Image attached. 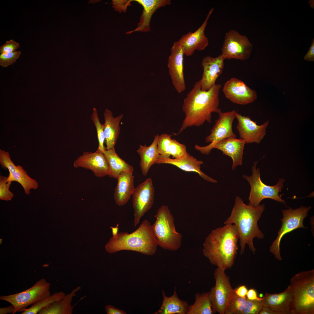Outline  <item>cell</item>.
Returning a JSON list of instances; mask_svg holds the SVG:
<instances>
[{"mask_svg": "<svg viewBox=\"0 0 314 314\" xmlns=\"http://www.w3.org/2000/svg\"><path fill=\"white\" fill-rule=\"evenodd\" d=\"M66 294L61 291L56 292L52 295L47 297L32 304L29 308H26L21 314H37L43 308L62 299Z\"/></svg>", "mask_w": 314, "mask_h": 314, "instance_id": "33", "label": "cell"}, {"mask_svg": "<svg viewBox=\"0 0 314 314\" xmlns=\"http://www.w3.org/2000/svg\"><path fill=\"white\" fill-rule=\"evenodd\" d=\"M247 299L251 300H263V297L262 298L259 297L257 295L256 290L253 289H251L248 290L246 295Z\"/></svg>", "mask_w": 314, "mask_h": 314, "instance_id": "42", "label": "cell"}, {"mask_svg": "<svg viewBox=\"0 0 314 314\" xmlns=\"http://www.w3.org/2000/svg\"><path fill=\"white\" fill-rule=\"evenodd\" d=\"M73 164L76 168L80 167L92 170L97 177H103L110 174L107 159L104 152L98 149L94 152H84Z\"/></svg>", "mask_w": 314, "mask_h": 314, "instance_id": "17", "label": "cell"}, {"mask_svg": "<svg viewBox=\"0 0 314 314\" xmlns=\"http://www.w3.org/2000/svg\"><path fill=\"white\" fill-rule=\"evenodd\" d=\"M263 306L269 307L276 314H295L292 291L290 285L278 293H265Z\"/></svg>", "mask_w": 314, "mask_h": 314, "instance_id": "19", "label": "cell"}, {"mask_svg": "<svg viewBox=\"0 0 314 314\" xmlns=\"http://www.w3.org/2000/svg\"><path fill=\"white\" fill-rule=\"evenodd\" d=\"M154 189L151 178L135 188L132 195L134 210V225L139 223L140 218L151 207L154 199Z\"/></svg>", "mask_w": 314, "mask_h": 314, "instance_id": "13", "label": "cell"}, {"mask_svg": "<svg viewBox=\"0 0 314 314\" xmlns=\"http://www.w3.org/2000/svg\"><path fill=\"white\" fill-rule=\"evenodd\" d=\"M213 314L208 292L195 294L194 303L189 305L187 314Z\"/></svg>", "mask_w": 314, "mask_h": 314, "instance_id": "32", "label": "cell"}, {"mask_svg": "<svg viewBox=\"0 0 314 314\" xmlns=\"http://www.w3.org/2000/svg\"><path fill=\"white\" fill-rule=\"evenodd\" d=\"M81 288L80 286L73 290L61 300L55 302L43 308L38 314H72L74 306L71 304L76 293Z\"/></svg>", "mask_w": 314, "mask_h": 314, "instance_id": "30", "label": "cell"}, {"mask_svg": "<svg viewBox=\"0 0 314 314\" xmlns=\"http://www.w3.org/2000/svg\"><path fill=\"white\" fill-rule=\"evenodd\" d=\"M203 163L202 160H197L187 152L184 156L175 158H165L160 155L155 163L172 165L186 172L197 173L207 181L212 183H217V180L206 175L201 170V165Z\"/></svg>", "mask_w": 314, "mask_h": 314, "instance_id": "22", "label": "cell"}, {"mask_svg": "<svg viewBox=\"0 0 314 314\" xmlns=\"http://www.w3.org/2000/svg\"><path fill=\"white\" fill-rule=\"evenodd\" d=\"M258 161L254 162V165L251 167V176H249L245 174L242 176V177L249 182L250 186L248 205L257 206L265 199H272L285 204V201L282 199L281 195L279 194L283 187L285 179L279 178L277 183L274 185H266L261 179L260 169L256 168Z\"/></svg>", "mask_w": 314, "mask_h": 314, "instance_id": "7", "label": "cell"}, {"mask_svg": "<svg viewBox=\"0 0 314 314\" xmlns=\"http://www.w3.org/2000/svg\"><path fill=\"white\" fill-rule=\"evenodd\" d=\"M0 163L2 168L8 170L9 174L8 181L11 182L15 181L19 183L26 195L30 193L31 189L36 190L38 188V182L27 174L22 166L15 165L10 159L9 154L5 153L0 156Z\"/></svg>", "mask_w": 314, "mask_h": 314, "instance_id": "18", "label": "cell"}, {"mask_svg": "<svg viewBox=\"0 0 314 314\" xmlns=\"http://www.w3.org/2000/svg\"><path fill=\"white\" fill-rule=\"evenodd\" d=\"M134 178L132 172H123L117 178V182L114 197L115 203L118 206L124 205L129 200L135 189Z\"/></svg>", "mask_w": 314, "mask_h": 314, "instance_id": "25", "label": "cell"}, {"mask_svg": "<svg viewBox=\"0 0 314 314\" xmlns=\"http://www.w3.org/2000/svg\"><path fill=\"white\" fill-rule=\"evenodd\" d=\"M104 153L109 165L110 177L117 179L122 172L133 171V167L119 156L115 148L106 150Z\"/></svg>", "mask_w": 314, "mask_h": 314, "instance_id": "31", "label": "cell"}, {"mask_svg": "<svg viewBox=\"0 0 314 314\" xmlns=\"http://www.w3.org/2000/svg\"><path fill=\"white\" fill-rule=\"evenodd\" d=\"M234 290L235 293L238 296L242 297H246L248 290L245 286H241Z\"/></svg>", "mask_w": 314, "mask_h": 314, "instance_id": "44", "label": "cell"}, {"mask_svg": "<svg viewBox=\"0 0 314 314\" xmlns=\"http://www.w3.org/2000/svg\"><path fill=\"white\" fill-rule=\"evenodd\" d=\"M308 3L313 8H314V0H310Z\"/></svg>", "mask_w": 314, "mask_h": 314, "instance_id": "47", "label": "cell"}, {"mask_svg": "<svg viewBox=\"0 0 314 314\" xmlns=\"http://www.w3.org/2000/svg\"><path fill=\"white\" fill-rule=\"evenodd\" d=\"M225 270L217 267L213 274L215 285L208 292V297L211 303L213 314H226L228 302L234 290L230 281V278Z\"/></svg>", "mask_w": 314, "mask_h": 314, "instance_id": "11", "label": "cell"}, {"mask_svg": "<svg viewBox=\"0 0 314 314\" xmlns=\"http://www.w3.org/2000/svg\"><path fill=\"white\" fill-rule=\"evenodd\" d=\"M118 225L110 227L113 236L105 246L107 253L129 250L149 256L156 253L158 245L149 221L144 220L137 229L130 233L118 232Z\"/></svg>", "mask_w": 314, "mask_h": 314, "instance_id": "4", "label": "cell"}, {"mask_svg": "<svg viewBox=\"0 0 314 314\" xmlns=\"http://www.w3.org/2000/svg\"><path fill=\"white\" fill-rule=\"evenodd\" d=\"M263 300H251L247 299L242 314H259L263 307Z\"/></svg>", "mask_w": 314, "mask_h": 314, "instance_id": "37", "label": "cell"}, {"mask_svg": "<svg viewBox=\"0 0 314 314\" xmlns=\"http://www.w3.org/2000/svg\"><path fill=\"white\" fill-rule=\"evenodd\" d=\"M222 91L226 98L237 104H248L257 98L255 90L250 88L242 81L235 78H231L225 83Z\"/></svg>", "mask_w": 314, "mask_h": 314, "instance_id": "15", "label": "cell"}, {"mask_svg": "<svg viewBox=\"0 0 314 314\" xmlns=\"http://www.w3.org/2000/svg\"><path fill=\"white\" fill-rule=\"evenodd\" d=\"M184 54L181 43L179 40L175 41L171 48L167 67L173 85L179 93L186 88L183 73Z\"/></svg>", "mask_w": 314, "mask_h": 314, "instance_id": "14", "label": "cell"}, {"mask_svg": "<svg viewBox=\"0 0 314 314\" xmlns=\"http://www.w3.org/2000/svg\"><path fill=\"white\" fill-rule=\"evenodd\" d=\"M259 314H276V313L269 307L263 306Z\"/></svg>", "mask_w": 314, "mask_h": 314, "instance_id": "46", "label": "cell"}, {"mask_svg": "<svg viewBox=\"0 0 314 314\" xmlns=\"http://www.w3.org/2000/svg\"><path fill=\"white\" fill-rule=\"evenodd\" d=\"M159 136L158 134L155 136L154 140L150 146L140 145V148L136 151L140 158V166L142 173L144 176L147 175L150 168L155 164L160 155L157 148Z\"/></svg>", "mask_w": 314, "mask_h": 314, "instance_id": "29", "label": "cell"}, {"mask_svg": "<svg viewBox=\"0 0 314 314\" xmlns=\"http://www.w3.org/2000/svg\"><path fill=\"white\" fill-rule=\"evenodd\" d=\"M162 293L163 302L155 314H187L189 305L187 301L181 299L178 296L176 288L173 295L170 297L166 296L163 290Z\"/></svg>", "mask_w": 314, "mask_h": 314, "instance_id": "28", "label": "cell"}, {"mask_svg": "<svg viewBox=\"0 0 314 314\" xmlns=\"http://www.w3.org/2000/svg\"><path fill=\"white\" fill-rule=\"evenodd\" d=\"M132 0H117L112 1V4L113 8L115 10L119 12H125L128 6L131 5V2Z\"/></svg>", "mask_w": 314, "mask_h": 314, "instance_id": "40", "label": "cell"}, {"mask_svg": "<svg viewBox=\"0 0 314 314\" xmlns=\"http://www.w3.org/2000/svg\"><path fill=\"white\" fill-rule=\"evenodd\" d=\"M214 9L213 7L210 9L203 24L196 31L189 32L179 40L182 45L184 54L186 56L192 55L196 50H203L208 45V38L205 34L204 31Z\"/></svg>", "mask_w": 314, "mask_h": 314, "instance_id": "20", "label": "cell"}, {"mask_svg": "<svg viewBox=\"0 0 314 314\" xmlns=\"http://www.w3.org/2000/svg\"><path fill=\"white\" fill-rule=\"evenodd\" d=\"M220 84H215L207 91L201 90L199 80L184 98L182 110L185 117L178 134L187 128L193 126H200L206 122L211 123L212 113H218Z\"/></svg>", "mask_w": 314, "mask_h": 314, "instance_id": "1", "label": "cell"}, {"mask_svg": "<svg viewBox=\"0 0 314 314\" xmlns=\"http://www.w3.org/2000/svg\"><path fill=\"white\" fill-rule=\"evenodd\" d=\"M253 48L246 36L231 29L225 34L221 55L224 59L245 60L250 57Z\"/></svg>", "mask_w": 314, "mask_h": 314, "instance_id": "12", "label": "cell"}, {"mask_svg": "<svg viewBox=\"0 0 314 314\" xmlns=\"http://www.w3.org/2000/svg\"><path fill=\"white\" fill-rule=\"evenodd\" d=\"M239 237L235 225L225 224L212 230L203 244L204 255L211 264L225 270L234 264Z\"/></svg>", "mask_w": 314, "mask_h": 314, "instance_id": "2", "label": "cell"}, {"mask_svg": "<svg viewBox=\"0 0 314 314\" xmlns=\"http://www.w3.org/2000/svg\"><path fill=\"white\" fill-rule=\"evenodd\" d=\"M21 52L20 51L1 54L0 55V65L3 67H7L13 65L19 58Z\"/></svg>", "mask_w": 314, "mask_h": 314, "instance_id": "38", "label": "cell"}, {"mask_svg": "<svg viewBox=\"0 0 314 314\" xmlns=\"http://www.w3.org/2000/svg\"><path fill=\"white\" fill-rule=\"evenodd\" d=\"M236 118L238 120L236 129L240 138L244 140L246 143L259 144L266 135L269 121L258 125L256 122L251 120L248 116H242L237 112Z\"/></svg>", "mask_w": 314, "mask_h": 314, "instance_id": "16", "label": "cell"}, {"mask_svg": "<svg viewBox=\"0 0 314 314\" xmlns=\"http://www.w3.org/2000/svg\"><path fill=\"white\" fill-rule=\"evenodd\" d=\"M245 144V141L241 138L230 137L218 142L213 146L212 149H218L223 154L230 157L233 161L232 170H234L242 164Z\"/></svg>", "mask_w": 314, "mask_h": 314, "instance_id": "23", "label": "cell"}, {"mask_svg": "<svg viewBox=\"0 0 314 314\" xmlns=\"http://www.w3.org/2000/svg\"><path fill=\"white\" fill-rule=\"evenodd\" d=\"M172 135L164 133L159 135L157 141V148L159 154L165 158H173L184 156L187 152L186 146L174 139H172Z\"/></svg>", "mask_w": 314, "mask_h": 314, "instance_id": "26", "label": "cell"}, {"mask_svg": "<svg viewBox=\"0 0 314 314\" xmlns=\"http://www.w3.org/2000/svg\"><path fill=\"white\" fill-rule=\"evenodd\" d=\"M15 309L14 306L11 304L8 306L0 308V314H6L12 313L15 314Z\"/></svg>", "mask_w": 314, "mask_h": 314, "instance_id": "45", "label": "cell"}, {"mask_svg": "<svg viewBox=\"0 0 314 314\" xmlns=\"http://www.w3.org/2000/svg\"><path fill=\"white\" fill-rule=\"evenodd\" d=\"M20 47L19 43L11 39L7 41L4 44L0 47V53L1 54L13 52Z\"/></svg>", "mask_w": 314, "mask_h": 314, "instance_id": "39", "label": "cell"}, {"mask_svg": "<svg viewBox=\"0 0 314 314\" xmlns=\"http://www.w3.org/2000/svg\"><path fill=\"white\" fill-rule=\"evenodd\" d=\"M295 314H314V269L301 272L291 279Z\"/></svg>", "mask_w": 314, "mask_h": 314, "instance_id": "6", "label": "cell"}, {"mask_svg": "<svg viewBox=\"0 0 314 314\" xmlns=\"http://www.w3.org/2000/svg\"><path fill=\"white\" fill-rule=\"evenodd\" d=\"M91 119L96 127L97 137L99 142L97 149L103 152L106 150L104 145L105 142V137L104 131V125L100 122L99 118L97 109L95 108L92 109V112Z\"/></svg>", "mask_w": 314, "mask_h": 314, "instance_id": "35", "label": "cell"}, {"mask_svg": "<svg viewBox=\"0 0 314 314\" xmlns=\"http://www.w3.org/2000/svg\"><path fill=\"white\" fill-rule=\"evenodd\" d=\"M155 217L156 219L151 229L158 245L165 250L178 249L181 244L182 235L176 230L174 219L168 207L161 206Z\"/></svg>", "mask_w": 314, "mask_h": 314, "instance_id": "5", "label": "cell"}, {"mask_svg": "<svg viewBox=\"0 0 314 314\" xmlns=\"http://www.w3.org/2000/svg\"><path fill=\"white\" fill-rule=\"evenodd\" d=\"M224 60L221 54L216 57L207 56L203 58V71L200 80L202 90H208L216 84V80L223 72Z\"/></svg>", "mask_w": 314, "mask_h": 314, "instance_id": "21", "label": "cell"}, {"mask_svg": "<svg viewBox=\"0 0 314 314\" xmlns=\"http://www.w3.org/2000/svg\"><path fill=\"white\" fill-rule=\"evenodd\" d=\"M141 4L143 10L137 28L134 30L126 32L129 34L133 32H146L150 30V22L152 16L159 8L171 4L170 0H134Z\"/></svg>", "mask_w": 314, "mask_h": 314, "instance_id": "24", "label": "cell"}, {"mask_svg": "<svg viewBox=\"0 0 314 314\" xmlns=\"http://www.w3.org/2000/svg\"><path fill=\"white\" fill-rule=\"evenodd\" d=\"M265 208L264 204L253 206L245 204L241 198L236 197L231 214L224 224H232L236 227L239 237L240 255L244 253L246 245L254 254L256 249L253 239L264 238V234L259 229L258 222Z\"/></svg>", "mask_w": 314, "mask_h": 314, "instance_id": "3", "label": "cell"}, {"mask_svg": "<svg viewBox=\"0 0 314 314\" xmlns=\"http://www.w3.org/2000/svg\"><path fill=\"white\" fill-rule=\"evenodd\" d=\"M104 115L106 148L108 150L115 148L120 133V122L123 117V114H122L114 117L111 111L106 109Z\"/></svg>", "mask_w": 314, "mask_h": 314, "instance_id": "27", "label": "cell"}, {"mask_svg": "<svg viewBox=\"0 0 314 314\" xmlns=\"http://www.w3.org/2000/svg\"><path fill=\"white\" fill-rule=\"evenodd\" d=\"M50 284L44 278L38 280L31 287L15 294L1 295L0 299L13 305L15 313L23 312L28 306L51 295Z\"/></svg>", "mask_w": 314, "mask_h": 314, "instance_id": "9", "label": "cell"}, {"mask_svg": "<svg viewBox=\"0 0 314 314\" xmlns=\"http://www.w3.org/2000/svg\"><path fill=\"white\" fill-rule=\"evenodd\" d=\"M236 111L235 110L218 113V118L210 130V133L205 138L206 142L210 143L205 146H195V149L202 154L208 155L210 154L212 147L218 142L230 137L236 138L233 133L232 125L236 118Z\"/></svg>", "mask_w": 314, "mask_h": 314, "instance_id": "10", "label": "cell"}, {"mask_svg": "<svg viewBox=\"0 0 314 314\" xmlns=\"http://www.w3.org/2000/svg\"><path fill=\"white\" fill-rule=\"evenodd\" d=\"M311 206L306 207L301 206L293 209L289 208L282 210L283 217L281 220V226L279 230L278 235L270 247V251L274 255L277 260H282L280 252V244L281 239L286 234L299 228H307L303 224V221L308 215Z\"/></svg>", "mask_w": 314, "mask_h": 314, "instance_id": "8", "label": "cell"}, {"mask_svg": "<svg viewBox=\"0 0 314 314\" xmlns=\"http://www.w3.org/2000/svg\"><path fill=\"white\" fill-rule=\"evenodd\" d=\"M247 299L246 297L238 296L234 290L229 300L226 314H242Z\"/></svg>", "mask_w": 314, "mask_h": 314, "instance_id": "34", "label": "cell"}, {"mask_svg": "<svg viewBox=\"0 0 314 314\" xmlns=\"http://www.w3.org/2000/svg\"><path fill=\"white\" fill-rule=\"evenodd\" d=\"M304 60L308 61H314V39L313 38L312 44L307 53L304 56Z\"/></svg>", "mask_w": 314, "mask_h": 314, "instance_id": "43", "label": "cell"}, {"mask_svg": "<svg viewBox=\"0 0 314 314\" xmlns=\"http://www.w3.org/2000/svg\"><path fill=\"white\" fill-rule=\"evenodd\" d=\"M106 311L107 314H126V313L123 310L116 308L110 305H106L105 307Z\"/></svg>", "mask_w": 314, "mask_h": 314, "instance_id": "41", "label": "cell"}, {"mask_svg": "<svg viewBox=\"0 0 314 314\" xmlns=\"http://www.w3.org/2000/svg\"><path fill=\"white\" fill-rule=\"evenodd\" d=\"M7 179L8 177L0 176V199L2 200L9 201L14 196L9 190L12 182L8 181Z\"/></svg>", "mask_w": 314, "mask_h": 314, "instance_id": "36", "label": "cell"}]
</instances>
